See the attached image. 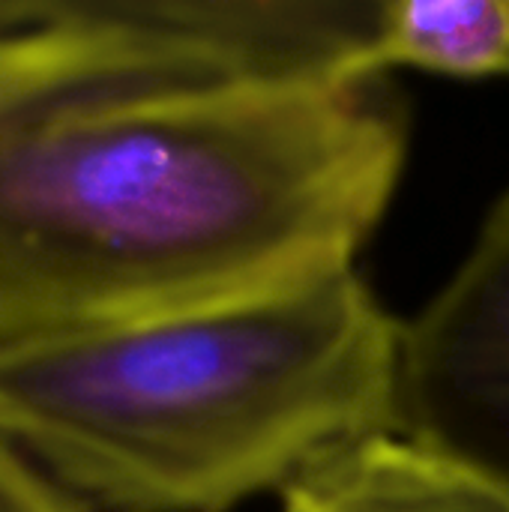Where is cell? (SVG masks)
Instances as JSON below:
<instances>
[{
    "instance_id": "cell-1",
    "label": "cell",
    "mask_w": 509,
    "mask_h": 512,
    "mask_svg": "<svg viewBox=\"0 0 509 512\" xmlns=\"http://www.w3.org/2000/svg\"><path fill=\"white\" fill-rule=\"evenodd\" d=\"M375 3H0V348L357 267L408 156Z\"/></svg>"
},
{
    "instance_id": "cell-2",
    "label": "cell",
    "mask_w": 509,
    "mask_h": 512,
    "mask_svg": "<svg viewBox=\"0 0 509 512\" xmlns=\"http://www.w3.org/2000/svg\"><path fill=\"white\" fill-rule=\"evenodd\" d=\"M402 324L357 267L0 348V435L90 512H228L396 429Z\"/></svg>"
},
{
    "instance_id": "cell-3",
    "label": "cell",
    "mask_w": 509,
    "mask_h": 512,
    "mask_svg": "<svg viewBox=\"0 0 509 512\" xmlns=\"http://www.w3.org/2000/svg\"><path fill=\"white\" fill-rule=\"evenodd\" d=\"M396 432L509 498V192L447 285L402 324Z\"/></svg>"
},
{
    "instance_id": "cell-4",
    "label": "cell",
    "mask_w": 509,
    "mask_h": 512,
    "mask_svg": "<svg viewBox=\"0 0 509 512\" xmlns=\"http://www.w3.org/2000/svg\"><path fill=\"white\" fill-rule=\"evenodd\" d=\"M282 512H509L465 465L387 429L330 447L279 489Z\"/></svg>"
},
{
    "instance_id": "cell-5",
    "label": "cell",
    "mask_w": 509,
    "mask_h": 512,
    "mask_svg": "<svg viewBox=\"0 0 509 512\" xmlns=\"http://www.w3.org/2000/svg\"><path fill=\"white\" fill-rule=\"evenodd\" d=\"M453 78L509 75V0H393L378 3L363 78L390 69Z\"/></svg>"
},
{
    "instance_id": "cell-6",
    "label": "cell",
    "mask_w": 509,
    "mask_h": 512,
    "mask_svg": "<svg viewBox=\"0 0 509 512\" xmlns=\"http://www.w3.org/2000/svg\"><path fill=\"white\" fill-rule=\"evenodd\" d=\"M0 512H90L0 435Z\"/></svg>"
}]
</instances>
